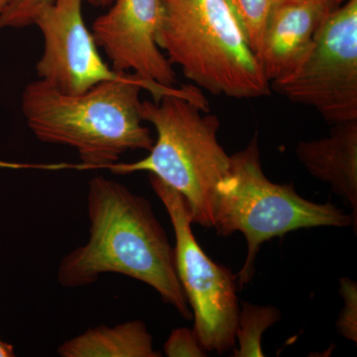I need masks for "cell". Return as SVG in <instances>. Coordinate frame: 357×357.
Returning <instances> with one entry per match:
<instances>
[{
  "label": "cell",
  "instance_id": "6da1fadb",
  "mask_svg": "<svg viewBox=\"0 0 357 357\" xmlns=\"http://www.w3.org/2000/svg\"><path fill=\"white\" fill-rule=\"evenodd\" d=\"M89 241L58 267L64 288L91 285L100 275H126L147 284L185 319L192 314L178 280L174 248L151 203L126 185L96 176L89 182Z\"/></svg>",
  "mask_w": 357,
  "mask_h": 357
},
{
  "label": "cell",
  "instance_id": "5b68a950",
  "mask_svg": "<svg viewBox=\"0 0 357 357\" xmlns=\"http://www.w3.org/2000/svg\"><path fill=\"white\" fill-rule=\"evenodd\" d=\"M351 225L356 229L352 215L335 204L307 201L292 184L271 182L263 172L257 135L243 150L230 155L229 176L218 188L213 229L220 236L241 232L245 237L248 255L236 274L239 289L252 281L263 243L294 230Z\"/></svg>",
  "mask_w": 357,
  "mask_h": 357
},
{
  "label": "cell",
  "instance_id": "4fadbf2b",
  "mask_svg": "<svg viewBox=\"0 0 357 357\" xmlns=\"http://www.w3.org/2000/svg\"><path fill=\"white\" fill-rule=\"evenodd\" d=\"M241 305L243 309L239 310L236 328L238 347L234 349V356H264L262 335L281 319V312L272 306H257L248 302H243Z\"/></svg>",
  "mask_w": 357,
  "mask_h": 357
},
{
  "label": "cell",
  "instance_id": "52a82bcc",
  "mask_svg": "<svg viewBox=\"0 0 357 357\" xmlns=\"http://www.w3.org/2000/svg\"><path fill=\"white\" fill-rule=\"evenodd\" d=\"M270 88L332 126L357 119V0L328 16L300 64Z\"/></svg>",
  "mask_w": 357,
  "mask_h": 357
},
{
  "label": "cell",
  "instance_id": "7a4b0ae2",
  "mask_svg": "<svg viewBox=\"0 0 357 357\" xmlns=\"http://www.w3.org/2000/svg\"><path fill=\"white\" fill-rule=\"evenodd\" d=\"M148 91L154 102L181 89L149 83L134 74L102 82L79 95L61 93L42 79L26 86L21 109L37 139L74 148L81 163L20 165L45 170H102L134 150L150 151L151 131L143 126L140 93Z\"/></svg>",
  "mask_w": 357,
  "mask_h": 357
},
{
  "label": "cell",
  "instance_id": "2e32d148",
  "mask_svg": "<svg viewBox=\"0 0 357 357\" xmlns=\"http://www.w3.org/2000/svg\"><path fill=\"white\" fill-rule=\"evenodd\" d=\"M340 294L344 300V307L338 314L337 330L345 340L357 342V284L347 277L340 280Z\"/></svg>",
  "mask_w": 357,
  "mask_h": 357
},
{
  "label": "cell",
  "instance_id": "d6986e66",
  "mask_svg": "<svg viewBox=\"0 0 357 357\" xmlns=\"http://www.w3.org/2000/svg\"><path fill=\"white\" fill-rule=\"evenodd\" d=\"M11 0H0V13L4 10V8L8 6L9 2Z\"/></svg>",
  "mask_w": 357,
  "mask_h": 357
},
{
  "label": "cell",
  "instance_id": "5bb4252c",
  "mask_svg": "<svg viewBox=\"0 0 357 357\" xmlns=\"http://www.w3.org/2000/svg\"><path fill=\"white\" fill-rule=\"evenodd\" d=\"M256 58L261 51L263 35L277 0H227ZM259 62V61H258Z\"/></svg>",
  "mask_w": 357,
  "mask_h": 357
},
{
  "label": "cell",
  "instance_id": "277c9868",
  "mask_svg": "<svg viewBox=\"0 0 357 357\" xmlns=\"http://www.w3.org/2000/svg\"><path fill=\"white\" fill-rule=\"evenodd\" d=\"M157 44L188 79L215 96H270L258 59L227 0H161Z\"/></svg>",
  "mask_w": 357,
  "mask_h": 357
},
{
  "label": "cell",
  "instance_id": "ac0fdd59",
  "mask_svg": "<svg viewBox=\"0 0 357 357\" xmlns=\"http://www.w3.org/2000/svg\"><path fill=\"white\" fill-rule=\"evenodd\" d=\"M15 356L14 354V347L13 344H7V342L0 340V357H13Z\"/></svg>",
  "mask_w": 357,
  "mask_h": 357
},
{
  "label": "cell",
  "instance_id": "3957f363",
  "mask_svg": "<svg viewBox=\"0 0 357 357\" xmlns=\"http://www.w3.org/2000/svg\"><path fill=\"white\" fill-rule=\"evenodd\" d=\"M140 112L157 133L149 154L139 161L116 162L102 169L115 175L156 176L184 197L192 223L213 227L218 185L230 170V156L218 142L220 119L208 114V102L192 84L158 102L142 100Z\"/></svg>",
  "mask_w": 357,
  "mask_h": 357
},
{
  "label": "cell",
  "instance_id": "8fae6325",
  "mask_svg": "<svg viewBox=\"0 0 357 357\" xmlns=\"http://www.w3.org/2000/svg\"><path fill=\"white\" fill-rule=\"evenodd\" d=\"M296 155L312 177L330 185L357 220V119L333 124L330 135L300 141Z\"/></svg>",
  "mask_w": 357,
  "mask_h": 357
},
{
  "label": "cell",
  "instance_id": "30bf717a",
  "mask_svg": "<svg viewBox=\"0 0 357 357\" xmlns=\"http://www.w3.org/2000/svg\"><path fill=\"white\" fill-rule=\"evenodd\" d=\"M347 0H277L265 27L259 61L271 83L287 76L307 55L317 33Z\"/></svg>",
  "mask_w": 357,
  "mask_h": 357
},
{
  "label": "cell",
  "instance_id": "9a60e30c",
  "mask_svg": "<svg viewBox=\"0 0 357 357\" xmlns=\"http://www.w3.org/2000/svg\"><path fill=\"white\" fill-rule=\"evenodd\" d=\"M91 6L107 8L114 0H86ZM52 0H11L0 13V31L4 29H20L33 25L37 11Z\"/></svg>",
  "mask_w": 357,
  "mask_h": 357
},
{
  "label": "cell",
  "instance_id": "8992f818",
  "mask_svg": "<svg viewBox=\"0 0 357 357\" xmlns=\"http://www.w3.org/2000/svg\"><path fill=\"white\" fill-rule=\"evenodd\" d=\"M149 182L172 222L176 271L194 312L192 330L204 351L225 354L236 345L239 314L237 276L213 261L199 246L184 197L152 174Z\"/></svg>",
  "mask_w": 357,
  "mask_h": 357
},
{
  "label": "cell",
  "instance_id": "7c38bea8",
  "mask_svg": "<svg viewBox=\"0 0 357 357\" xmlns=\"http://www.w3.org/2000/svg\"><path fill=\"white\" fill-rule=\"evenodd\" d=\"M62 357H160L155 351L153 337L140 319L114 326L88 328L58 347Z\"/></svg>",
  "mask_w": 357,
  "mask_h": 357
},
{
  "label": "cell",
  "instance_id": "9c48e42d",
  "mask_svg": "<svg viewBox=\"0 0 357 357\" xmlns=\"http://www.w3.org/2000/svg\"><path fill=\"white\" fill-rule=\"evenodd\" d=\"M109 8L93 22V36L112 69L174 88L177 75L157 44L163 18L161 0H114Z\"/></svg>",
  "mask_w": 357,
  "mask_h": 357
},
{
  "label": "cell",
  "instance_id": "e0dca14e",
  "mask_svg": "<svg viewBox=\"0 0 357 357\" xmlns=\"http://www.w3.org/2000/svg\"><path fill=\"white\" fill-rule=\"evenodd\" d=\"M164 354L169 357L206 356V351L194 330L189 328H178L172 331L164 344Z\"/></svg>",
  "mask_w": 357,
  "mask_h": 357
},
{
  "label": "cell",
  "instance_id": "ba28073f",
  "mask_svg": "<svg viewBox=\"0 0 357 357\" xmlns=\"http://www.w3.org/2000/svg\"><path fill=\"white\" fill-rule=\"evenodd\" d=\"M33 24L43 35L37 76L61 93L79 95L102 82L121 79L98 52L83 16V0H52L37 11Z\"/></svg>",
  "mask_w": 357,
  "mask_h": 357
}]
</instances>
